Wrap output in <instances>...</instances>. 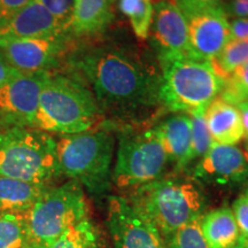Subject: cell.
<instances>
[{
	"label": "cell",
	"mask_w": 248,
	"mask_h": 248,
	"mask_svg": "<svg viewBox=\"0 0 248 248\" xmlns=\"http://www.w3.org/2000/svg\"><path fill=\"white\" fill-rule=\"evenodd\" d=\"M166 245L167 248H208L200 230V218L170 235Z\"/></svg>",
	"instance_id": "obj_27"
},
{
	"label": "cell",
	"mask_w": 248,
	"mask_h": 248,
	"mask_svg": "<svg viewBox=\"0 0 248 248\" xmlns=\"http://www.w3.org/2000/svg\"><path fill=\"white\" fill-rule=\"evenodd\" d=\"M116 0H75L70 33L76 37L93 36L104 31L114 17Z\"/></svg>",
	"instance_id": "obj_18"
},
{
	"label": "cell",
	"mask_w": 248,
	"mask_h": 248,
	"mask_svg": "<svg viewBox=\"0 0 248 248\" xmlns=\"http://www.w3.org/2000/svg\"><path fill=\"white\" fill-rule=\"evenodd\" d=\"M67 36L43 38L0 37V54L22 74L51 73L67 49Z\"/></svg>",
	"instance_id": "obj_10"
},
{
	"label": "cell",
	"mask_w": 248,
	"mask_h": 248,
	"mask_svg": "<svg viewBox=\"0 0 248 248\" xmlns=\"http://www.w3.org/2000/svg\"><path fill=\"white\" fill-rule=\"evenodd\" d=\"M246 150H247V153H248V142H247V145H246Z\"/></svg>",
	"instance_id": "obj_37"
},
{
	"label": "cell",
	"mask_w": 248,
	"mask_h": 248,
	"mask_svg": "<svg viewBox=\"0 0 248 248\" xmlns=\"http://www.w3.org/2000/svg\"><path fill=\"white\" fill-rule=\"evenodd\" d=\"M188 40L195 58L212 61L231 39L230 22L222 7L203 9L187 16Z\"/></svg>",
	"instance_id": "obj_14"
},
{
	"label": "cell",
	"mask_w": 248,
	"mask_h": 248,
	"mask_svg": "<svg viewBox=\"0 0 248 248\" xmlns=\"http://www.w3.org/2000/svg\"><path fill=\"white\" fill-rule=\"evenodd\" d=\"M190 178L198 185L235 187L248 182V159L235 145L213 141L208 152L194 164Z\"/></svg>",
	"instance_id": "obj_11"
},
{
	"label": "cell",
	"mask_w": 248,
	"mask_h": 248,
	"mask_svg": "<svg viewBox=\"0 0 248 248\" xmlns=\"http://www.w3.org/2000/svg\"><path fill=\"white\" fill-rule=\"evenodd\" d=\"M43 5L58 21L67 35L70 33V26L73 21L75 0H36Z\"/></svg>",
	"instance_id": "obj_28"
},
{
	"label": "cell",
	"mask_w": 248,
	"mask_h": 248,
	"mask_svg": "<svg viewBox=\"0 0 248 248\" xmlns=\"http://www.w3.org/2000/svg\"><path fill=\"white\" fill-rule=\"evenodd\" d=\"M231 39L248 40V18H234L230 22Z\"/></svg>",
	"instance_id": "obj_34"
},
{
	"label": "cell",
	"mask_w": 248,
	"mask_h": 248,
	"mask_svg": "<svg viewBox=\"0 0 248 248\" xmlns=\"http://www.w3.org/2000/svg\"><path fill=\"white\" fill-rule=\"evenodd\" d=\"M169 159L154 128L120 133L113 183L121 190H133L162 177Z\"/></svg>",
	"instance_id": "obj_8"
},
{
	"label": "cell",
	"mask_w": 248,
	"mask_h": 248,
	"mask_svg": "<svg viewBox=\"0 0 248 248\" xmlns=\"http://www.w3.org/2000/svg\"><path fill=\"white\" fill-rule=\"evenodd\" d=\"M221 7L226 16L248 18V0H223Z\"/></svg>",
	"instance_id": "obj_32"
},
{
	"label": "cell",
	"mask_w": 248,
	"mask_h": 248,
	"mask_svg": "<svg viewBox=\"0 0 248 248\" xmlns=\"http://www.w3.org/2000/svg\"><path fill=\"white\" fill-rule=\"evenodd\" d=\"M107 228L113 248H167L159 230L125 197L108 198Z\"/></svg>",
	"instance_id": "obj_9"
},
{
	"label": "cell",
	"mask_w": 248,
	"mask_h": 248,
	"mask_svg": "<svg viewBox=\"0 0 248 248\" xmlns=\"http://www.w3.org/2000/svg\"><path fill=\"white\" fill-rule=\"evenodd\" d=\"M125 198L159 230L164 241L206 213L200 185L191 178L161 177L133 188Z\"/></svg>",
	"instance_id": "obj_2"
},
{
	"label": "cell",
	"mask_w": 248,
	"mask_h": 248,
	"mask_svg": "<svg viewBox=\"0 0 248 248\" xmlns=\"http://www.w3.org/2000/svg\"><path fill=\"white\" fill-rule=\"evenodd\" d=\"M29 245L26 213L0 214V248H27Z\"/></svg>",
	"instance_id": "obj_24"
},
{
	"label": "cell",
	"mask_w": 248,
	"mask_h": 248,
	"mask_svg": "<svg viewBox=\"0 0 248 248\" xmlns=\"http://www.w3.org/2000/svg\"><path fill=\"white\" fill-rule=\"evenodd\" d=\"M48 74H21L0 88V122L9 128H35L39 95Z\"/></svg>",
	"instance_id": "obj_12"
},
{
	"label": "cell",
	"mask_w": 248,
	"mask_h": 248,
	"mask_svg": "<svg viewBox=\"0 0 248 248\" xmlns=\"http://www.w3.org/2000/svg\"><path fill=\"white\" fill-rule=\"evenodd\" d=\"M102 120L91 90L79 80L48 74L39 95L35 129L61 136L90 131Z\"/></svg>",
	"instance_id": "obj_3"
},
{
	"label": "cell",
	"mask_w": 248,
	"mask_h": 248,
	"mask_svg": "<svg viewBox=\"0 0 248 248\" xmlns=\"http://www.w3.org/2000/svg\"><path fill=\"white\" fill-rule=\"evenodd\" d=\"M0 176L52 185L60 177L57 140L35 128L0 130Z\"/></svg>",
	"instance_id": "obj_5"
},
{
	"label": "cell",
	"mask_w": 248,
	"mask_h": 248,
	"mask_svg": "<svg viewBox=\"0 0 248 248\" xmlns=\"http://www.w3.org/2000/svg\"><path fill=\"white\" fill-rule=\"evenodd\" d=\"M152 26L155 43L159 46L160 61L195 58L188 40L187 20L175 0L155 1Z\"/></svg>",
	"instance_id": "obj_13"
},
{
	"label": "cell",
	"mask_w": 248,
	"mask_h": 248,
	"mask_svg": "<svg viewBox=\"0 0 248 248\" xmlns=\"http://www.w3.org/2000/svg\"><path fill=\"white\" fill-rule=\"evenodd\" d=\"M115 139L107 130L61 136L57 140L61 175L75 181L93 195H102L113 184Z\"/></svg>",
	"instance_id": "obj_4"
},
{
	"label": "cell",
	"mask_w": 248,
	"mask_h": 248,
	"mask_svg": "<svg viewBox=\"0 0 248 248\" xmlns=\"http://www.w3.org/2000/svg\"><path fill=\"white\" fill-rule=\"evenodd\" d=\"M245 137H246V138L248 139V133H246V135H245Z\"/></svg>",
	"instance_id": "obj_38"
},
{
	"label": "cell",
	"mask_w": 248,
	"mask_h": 248,
	"mask_svg": "<svg viewBox=\"0 0 248 248\" xmlns=\"http://www.w3.org/2000/svg\"><path fill=\"white\" fill-rule=\"evenodd\" d=\"M204 119L213 141L223 145H235L245 138L239 109L222 98H215L207 106Z\"/></svg>",
	"instance_id": "obj_17"
},
{
	"label": "cell",
	"mask_w": 248,
	"mask_h": 248,
	"mask_svg": "<svg viewBox=\"0 0 248 248\" xmlns=\"http://www.w3.org/2000/svg\"><path fill=\"white\" fill-rule=\"evenodd\" d=\"M204 110L202 109L192 111L188 115L192 121V141H191V163L198 161L208 152L212 146L213 139L207 126L206 119H204Z\"/></svg>",
	"instance_id": "obj_25"
},
{
	"label": "cell",
	"mask_w": 248,
	"mask_h": 248,
	"mask_svg": "<svg viewBox=\"0 0 248 248\" xmlns=\"http://www.w3.org/2000/svg\"><path fill=\"white\" fill-rule=\"evenodd\" d=\"M84 188L75 181L49 186L26 213L30 244L47 248L70 228L90 218Z\"/></svg>",
	"instance_id": "obj_7"
},
{
	"label": "cell",
	"mask_w": 248,
	"mask_h": 248,
	"mask_svg": "<svg viewBox=\"0 0 248 248\" xmlns=\"http://www.w3.org/2000/svg\"><path fill=\"white\" fill-rule=\"evenodd\" d=\"M200 230L208 248H235L241 235L229 207L204 213L200 218Z\"/></svg>",
	"instance_id": "obj_19"
},
{
	"label": "cell",
	"mask_w": 248,
	"mask_h": 248,
	"mask_svg": "<svg viewBox=\"0 0 248 248\" xmlns=\"http://www.w3.org/2000/svg\"><path fill=\"white\" fill-rule=\"evenodd\" d=\"M27 248H40V247H38V246H36V245H32V244H30L29 246H28Z\"/></svg>",
	"instance_id": "obj_36"
},
{
	"label": "cell",
	"mask_w": 248,
	"mask_h": 248,
	"mask_svg": "<svg viewBox=\"0 0 248 248\" xmlns=\"http://www.w3.org/2000/svg\"><path fill=\"white\" fill-rule=\"evenodd\" d=\"M161 64L160 100L172 113L191 114L207 108L225 85V80L215 73L210 61L177 58L161 61Z\"/></svg>",
	"instance_id": "obj_6"
},
{
	"label": "cell",
	"mask_w": 248,
	"mask_h": 248,
	"mask_svg": "<svg viewBox=\"0 0 248 248\" xmlns=\"http://www.w3.org/2000/svg\"><path fill=\"white\" fill-rule=\"evenodd\" d=\"M49 186L0 176V214L27 213Z\"/></svg>",
	"instance_id": "obj_20"
},
{
	"label": "cell",
	"mask_w": 248,
	"mask_h": 248,
	"mask_svg": "<svg viewBox=\"0 0 248 248\" xmlns=\"http://www.w3.org/2000/svg\"><path fill=\"white\" fill-rule=\"evenodd\" d=\"M218 97L234 106L248 101V61L225 80L224 88Z\"/></svg>",
	"instance_id": "obj_26"
},
{
	"label": "cell",
	"mask_w": 248,
	"mask_h": 248,
	"mask_svg": "<svg viewBox=\"0 0 248 248\" xmlns=\"http://www.w3.org/2000/svg\"><path fill=\"white\" fill-rule=\"evenodd\" d=\"M33 0H0V28Z\"/></svg>",
	"instance_id": "obj_31"
},
{
	"label": "cell",
	"mask_w": 248,
	"mask_h": 248,
	"mask_svg": "<svg viewBox=\"0 0 248 248\" xmlns=\"http://www.w3.org/2000/svg\"><path fill=\"white\" fill-rule=\"evenodd\" d=\"M119 9L128 17L138 39H147L153 23L154 5L152 0H119Z\"/></svg>",
	"instance_id": "obj_23"
},
{
	"label": "cell",
	"mask_w": 248,
	"mask_h": 248,
	"mask_svg": "<svg viewBox=\"0 0 248 248\" xmlns=\"http://www.w3.org/2000/svg\"><path fill=\"white\" fill-rule=\"evenodd\" d=\"M79 63L102 115L121 123H137L151 119L162 106V76L132 52L106 46L93 49Z\"/></svg>",
	"instance_id": "obj_1"
},
{
	"label": "cell",
	"mask_w": 248,
	"mask_h": 248,
	"mask_svg": "<svg viewBox=\"0 0 248 248\" xmlns=\"http://www.w3.org/2000/svg\"><path fill=\"white\" fill-rule=\"evenodd\" d=\"M235 248H248V234L247 235H240L239 243H238Z\"/></svg>",
	"instance_id": "obj_35"
},
{
	"label": "cell",
	"mask_w": 248,
	"mask_h": 248,
	"mask_svg": "<svg viewBox=\"0 0 248 248\" xmlns=\"http://www.w3.org/2000/svg\"><path fill=\"white\" fill-rule=\"evenodd\" d=\"M248 61V40L230 39L223 49L210 61L215 73L224 80Z\"/></svg>",
	"instance_id": "obj_22"
},
{
	"label": "cell",
	"mask_w": 248,
	"mask_h": 248,
	"mask_svg": "<svg viewBox=\"0 0 248 248\" xmlns=\"http://www.w3.org/2000/svg\"><path fill=\"white\" fill-rule=\"evenodd\" d=\"M68 36L44 6L33 0L18 11L0 28V37L6 38H43Z\"/></svg>",
	"instance_id": "obj_15"
},
{
	"label": "cell",
	"mask_w": 248,
	"mask_h": 248,
	"mask_svg": "<svg viewBox=\"0 0 248 248\" xmlns=\"http://www.w3.org/2000/svg\"><path fill=\"white\" fill-rule=\"evenodd\" d=\"M176 171L191 164L192 121L188 114H176L154 128Z\"/></svg>",
	"instance_id": "obj_16"
},
{
	"label": "cell",
	"mask_w": 248,
	"mask_h": 248,
	"mask_svg": "<svg viewBox=\"0 0 248 248\" xmlns=\"http://www.w3.org/2000/svg\"><path fill=\"white\" fill-rule=\"evenodd\" d=\"M232 213L241 235L248 234V186L232 204Z\"/></svg>",
	"instance_id": "obj_29"
},
{
	"label": "cell",
	"mask_w": 248,
	"mask_h": 248,
	"mask_svg": "<svg viewBox=\"0 0 248 248\" xmlns=\"http://www.w3.org/2000/svg\"><path fill=\"white\" fill-rule=\"evenodd\" d=\"M21 74L22 73H20V71L12 67L6 61V59L0 54V88H2V86L7 84L11 80L16 78Z\"/></svg>",
	"instance_id": "obj_33"
},
{
	"label": "cell",
	"mask_w": 248,
	"mask_h": 248,
	"mask_svg": "<svg viewBox=\"0 0 248 248\" xmlns=\"http://www.w3.org/2000/svg\"><path fill=\"white\" fill-rule=\"evenodd\" d=\"M47 248H108V243L100 226L86 218L64 232Z\"/></svg>",
	"instance_id": "obj_21"
},
{
	"label": "cell",
	"mask_w": 248,
	"mask_h": 248,
	"mask_svg": "<svg viewBox=\"0 0 248 248\" xmlns=\"http://www.w3.org/2000/svg\"><path fill=\"white\" fill-rule=\"evenodd\" d=\"M185 16L203 9L221 7L223 0H175Z\"/></svg>",
	"instance_id": "obj_30"
}]
</instances>
